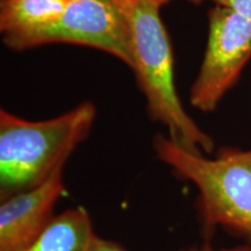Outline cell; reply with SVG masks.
Listing matches in <instances>:
<instances>
[{
    "mask_svg": "<svg viewBox=\"0 0 251 251\" xmlns=\"http://www.w3.org/2000/svg\"><path fill=\"white\" fill-rule=\"evenodd\" d=\"M128 25L131 69L147 100L150 119L164 125L169 137L197 153H211L214 141L181 105L175 85L174 54L169 35L153 0H109Z\"/></svg>",
    "mask_w": 251,
    "mask_h": 251,
    "instance_id": "cell-1",
    "label": "cell"
},
{
    "mask_svg": "<svg viewBox=\"0 0 251 251\" xmlns=\"http://www.w3.org/2000/svg\"><path fill=\"white\" fill-rule=\"evenodd\" d=\"M97 108L85 101L48 120L0 111V200L39 186L89 136Z\"/></svg>",
    "mask_w": 251,
    "mask_h": 251,
    "instance_id": "cell-2",
    "label": "cell"
},
{
    "mask_svg": "<svg viewBox=\"0 0 251 251\" xmlns=\"http://www.w3.org/2000/svg\"><path fill=\"white\" fill-rule=\"evenodd\" d=\"M152 147L159 161L197 188L198 215L206 233L220 227L251 240V148H224L208 158L162 135Z\"/></svg>",
    "mask_w": 251,
    "mask_h": 251,
    "instance_id": "cell-3",
    "label": "cell"
},
{
    "mask_svg": "<svg viewBox=\"0 0 251 251\" xmlns=\"http://www.w3.org/2000/svg\"><path fill=\"white\" fill-rule=\"evenodd\" d=\"M5 46L26 50L49 43L99 49L131 68V47L124 14L109 0H74L54 20L33 29L2 36Z\"/></svg>",
    "mask_w": 251,
    "mask_h": 251,
    "instance_id": "cell-4",
    "label": "cell"
},
{
    "mask_svg": "<svg viewBox=\"0 0 251 251\" xmlns=\"http://www.w3.org/2000/svg\"><path fill=\"white\" fill-rule=\"evenodd\" d=\"M251 58V23L216 5L208 14V37L199 74L190 90L193 107L215 111Z\"/></svg>",
    "mask_w": 251,
    "mask_h": 251,
    "instance_id": "cell-5",
    "label": "cell"
},
{
    "mask_svg": "<svg viewBox=\"0 0 251 251\" xmlns=\"http://www.w3.org/2000/svg\"><path fill=\"white\" fill-rule=\"evenodd\" d=\"M64 166L39 186L1 200L0 251H21L54 219L56 203L64 196Z\"/></svg>",
    "mask_w": 251,
    "mask_h": 251,
    "instance_id": "cell-6",
    "label": "cell"
},
{
    "mask_svg": "<svg viewBox=\"0 0 251 251\" xmlns=\"http://www.w3.org/2000/svg\"><path fill=\"white\" fill-rule=\"evenodd\" d=\"M85 207H75L55 215L45 230L21 251H92L98 240Z\"/></svg>",
    "mask_w": 251,
    "mask_h": 251,
    "instance_id": "cell-7",
    "label": "cell"
},
{
    "mask_svg": "<svg viewBox=\"0 0 251 251\" xmlns=\"http://www.w3.org/2000/svg\"><path fill=\"white\" fill-rule=\"evenodd\" d=\"M67 5L61 0H0L2 36L42 26L57 18Z\"/></svg>",
    "mask_w": 251,
    "mask_h": 251,
    "instance_id": "cell-8",
    "label": "cell"
},
{
    "mask_svg": "<svg viewBox=\"0 0 251 251\" xmlns=\"http://www.w3.org/2000/svg\"><path fill=\"white\" fill-rule=\"evenodd\" d=\"M92 251H128L125 248H122L119 243L112 242V241L103 240L101 237H98L92 248ZM181 251H251V247H237L233 249H224V250H216L211 247H202V248H193V249L181 250Z\"/></svg>",
    "mask_w": 251,
    "mask_h": 251,
    "instance_id": "cell-9",
    "label": "cell"
},
{
    "mask_svg": "<svg viewBox=\"0 0 251 251\" xmlns=\"http://www.w3.org/2000/svg\"><path fill=\"white\" fill-rule=\"evenodd\" d=\"M218 6L233 9L251 23V0H214Z\"/></svg>",
    "mask_w": 251,
    "mask_h": 251,
    "instance_id": "cell-10",
    "label": "cell"
},
{
    "mask_svg": "<svg viewBox=\"0 0 251 251\" xmlns=\"http://www.w3.org/2000/svg\"><path fill=\"white\" fill-rule=\"evenodd\" d=\"M153 1H155L156 4L158 5V6H162V5H164L165 2L170 1V0H153ZM190 1H194V2H200V1H202V0H190Z\"/></svg>",
    "mask_w": 251,
    "mask_h": 251,
    "instance_id": "cell-11",
    "label": "cell"
},
{
    "mask_svg": "<svg viewBox=\"0 0 251 251\" xmlns=\"http://www.w3.org/2000/svg\"><path fill=\"white\" fill-rule=\"evenodd\" d=\"M61 1H63V2H67V4H69V2L74 1V0H61Z\"/></svg>",
    "mask_w": 251,
    "mask_h": 251,
    "instance_id": "cell-12",
    "label": "cell"
}]
</instances>
